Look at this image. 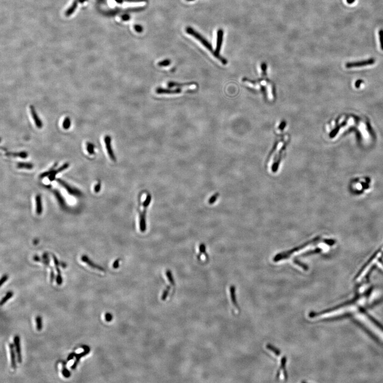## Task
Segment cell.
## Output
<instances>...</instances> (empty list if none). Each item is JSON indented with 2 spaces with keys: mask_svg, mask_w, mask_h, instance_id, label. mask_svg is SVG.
I'll list each match as a JSON object with an SVG mask.
<instances>
[{
  "mask_svg": "<svg viewBox=\"0 0 383 383\" xmlns=\"http://www.w3.org/2000/svg\"><path fill=\"white\" fill-rule=\"evenodd\" d=\"M266 347H267V349H268V350H270L271 352H272L274 354H275V355L280 356V351L276 347L270 344L267 345Z\"/></svg>",
  "mask_w": 383,
  "mask_h": 383,
  "instance_id": "obj_29",
  "label": "cell"
},
{
  "mask_svg": "<svg viewBox=\"0 0 383 383\" xmlns=\"http://www.w3.org/2000/svg\"><path fill=\"white\" fill-rule=\"evenodd\" d=\"M70 126H71V120L69 117H67L65 118V119L63 121L62 127L63 129L67 130L68 129H69Z\"/></svg>",
  "mask_w": 383,
  "mask_h": 383,
  "instance_id": "obj_30",
  "label": "cell"
},
{
  "mask_svg": "<svg viewBox=\"0 0 383 383\" xmlns=\"http://www.w3.org/2000/svg\"><path fill=\"white\" fill-rule=\"evenodd\" d=\"M14 345H15V350L17 354V361L18 362V363L20 364L22 363V360L21 347L20 345V337L18 335H16L14 337Z\"/></svg>",
  "mask_w": 383,
  "mask_h": 383,
  "instance_id": "obj_10",
  "label": "cell"
},
{
  "mask_svg": "<svg viewBox=\"0 0 383 383\" xmlns=\"http://www.w3.org/2000/svg\"><path fill=\"white\" fill-rule=\"evenodd\" d=\"M78 2H80V0H75V1L73 3L72 5L65 12V16H66L68 17L70 15H72V13L75 11V10L76 9Z\"/></svg>",
  "mask_w": 383,
  "mask_h": 383,
  "instance_id": "obj_23",
  "label": "cell"
},
{
  "mask_svg": "<svg viewBox=\"0 0 383 383\" xmlns=\"http://www.w3.org/2000/svg\"><path fill=\"white\" fill-rule=\"evenodd\" d=\"M223 35H224L223 30L222 29H219L217 32V45H216V48L215 50V53H216V58L220 61L224 65H226L227 63L226 59L222 58L219 54L220 51L222 48V41H223Z\"/></svg>",
  "mask_w": 383,
  "mask_h": 383,
  "instance_id": "obj_5",
  "label": "cell"
},
{
  "mask_svg": "<svg viewBox=\"0 0 383 383\" xmlns=\"http://www.w3.org/2000/svg\"><path fill=\"white\" fill-rule=\"evenodd\" d=\"M182 92V89L178 87L175 89H167L161 87H158L155 90V92L158 94H176L180 93Z\"/></svg>",
  "mask_w": 383,
  "mask_h": 383,
  "instance_id": "obj_11",
  "label": "cell"
},
{
  "mask_svg": "<svg viewBox=\"0 0 383 383\" xmlns=\"http://www.w3.org/2000/svg\"><path fill=\"white\" fill-rule=\"evenodd\" d=\"M17 167L19 169H31L33 168V165L30 163H24V162H19L17 164Z\"/></svg>",
  "mask_w": 383,
  "mask_h": 383,
  "instance_id": "obj_26",
  "label": "cell"
},
{
  "mask_svg": "<svg viewBox=\"0 0 383 383\" xmlns=\"http://www.w3.org/2000/svg\"><path fill=\"white\" fill-rule=\"evenodd\" d=\"M82 260L84 263H87L89 267H91L93 268V269H97V270H100V271H105V269H104L100 265H96L95 263H93L92 261L86 255L82 256Z\"/></svg>",
  "mask_w": 383,
  "mask_h": 383,
  "instance_id": "obj_14",
  "label": "cell"
},
{
  "mask_svg": "<svg viewBox=\"0 0 383 383\" xmlns=\"http://www.w3.org/2000/svg\"><path fill=\"white\" fill-rule=\"evenodd\" d=\"M134 29L138 33H142L143 30V27L139 25H136L134 26Z\"/></svg>",
  "mask_w": 383,
  "mask_h": 383,
  "instance_id": "obj_43",
  "label": "cell"
},
{
  "mask_svg": "<svg viewBox=\"0 0 383 383\" xmlns=\"http://www.w3.org/2000/svg\"><path fill=\"white\" fill-rule=\"evenodd\" d=\"M61 266H62L63 268H65L66 267V266H67V265H65V263H62L61 264Z\"/></svg>",
  "mask_w": 383,
  "mask_h": 383,
  "instance_id": "obj_54",
  "label": "cell"
},
{
  "mask_svg": "<svg viewBox=\"0 0 383 383\" xmlns=\"http://www.w3.org/2000/svg\"><path fill=\"white\" fill-rule=\"evenodd\" d=\"M57 166V164H55L53 166V167L49 170V171H46V172H45V173H44L43 174H41V175L39 176V177H40L41 178H43L45 177H46L47 176L50 175L51 174V172L53 171V170H54V168H55Z\"/></svg>",
  "mask_w": 383,
  "mask_h": 383,
  "instance_id": "obj_36",
  "label": "cell"
},
{
  "mask_svg": "<svg viewBox=\"0 0 383 383\" xmlns=\"http://www.w3.org/2000/svg\"><path fill=\"white\" fill-rule=\"evenodd\" d=\"M286 361L287 359L286 357H283L282 360H281V361H280V369L278 370V371L277 372L276 378H278V377L280 376V373L281 372V371H283V376H284L285 381H286L287 379V371L286 370Z\"/></svg>",
  "mask_w": 383,
  "mask_h": 383,
  "instance_id": "obj_13",
  "label": "cell"
},
{
  "mask_svg": "<svg viewBox=\"0 0 383 383\" xmlns=\"http://www.w3.org/2000/svg\"><path fill=\"white\" fill-rule=\"evenodd\" d=\"M65 365H66V362H62V373L63 376H64L65 378H69V377H70L71 373H70V371H69L66 368Z\"/></svg>",
  "mask_w": 383,
  "mask_h": 383,
  "instance_id": "obj_28",
  "label": "cell"
},
{
  "mask_svg": "<svg viewBox=\"0 0 383 383\" xmlns=\"http://www.w3.org/2000/svg\"><path fill=\"white\" fill-rule=\"evenodd\" d=\"M130 16H129L128 15H126H126H123V16H121V19H122L123 21H127V20H129L130 19Z\"/></svg>",
  "mask_w": 383,
  "mask_h": 383,
  "instance_id": "obj_49",
  "label": "cell"
},
{
  "mask_svg": "<svg viewBox=\"0 0 383 383\" xmlns=\"http://www.w3.org/2000/svg\"><path fill=\"white\" fill-rule=\"evenodd\" d=\"M36 213L38 215L42 214V201L40 195H37L36 197Z\"/></svg>",
  "mask_w": 383,
  "mask_h": 383,
  "instance_id": "obj_22",
  "label": "cell"
},
{
  "mask_svg": "<svg viewBox=\"0 0 383 383\" xmlns=\"http://www.w3.org/2000/svg\"><path fill=\"white\" fill-rule=\"evenodd\" d=\"M14 345H13L12 343L9 344V348H10V357H11V365L12 369L16 368V355H15V349H14Z\"/></svg>",
  "mask_w": 383,
  "mask_h": 383,
  "instance_id": "obj_19",
  "label": "cell"
},
{
  "mask_svg": "<svg viewBox=\"0 0 383 383\" xmlns=\"http://www.w3.org/2000/svg\"><path fill=\"white\" fill-rule=\"evenodd\" d=\"M378 35L380 41V46L381 48L383 51V29H381L378 31Z\"/></svg>",
  "mask_w": 383,
  "mask_h": 383,
  "instance_id": "obj_37",
  "label": "cell"
},
{
  "mask_svg": "<svg viewBox=\"0 0 383 383\" xmlns=\"http://www.w3.org/2000/svg\"><path fill=\"white\" fill-rule=\"evenodd\" d=\"M104 143H105V145H106V151H107V152H108V154L110 158V159H111L113 161H116V156H115V155L114 154V152H113V149H112V146H111V137H110L109 135H106V136H105V137H104Z\"/></svg>",
  "mask_w": 383,
  "mask_h": 383,
  "instance_id": "obj_8",
  "label": "cell"
},
{
  "mask_svg": "<svg viewBox=\"0 0 383 383\" xmlns=\"http://www.w3.org/2000/svg\"><path fill=\"white\" fill-rule=\"evenodd\" d=\"M293 262L295 263V264H296V265H299V267L302 268L304 270H306V271H307V270H308V267L307 265H306L304 263H301V261L297 260L296 259H294Z\"/></svg>",
  "mask_w": 383,
  "mask_h": 383,
  "instance_id": "obj_34",
  "label": "cell"
},
{
  "mask_svg": "<svg viewBox=\"0 0 383 383\" xmlns=\"http://www.w3.org/2000/svg\"><path fill=\"white\" fill-rule=\"evenodd\" d=\"M166 274L167 277V278H168L169 283L172 285H175V281H174L173 276L172 275L171 271L169 270H167Z\"/></svg>",
  "mask_w": 383,
  "mask_h": 383,
  "instance_id": "obj_33",
  "label": "cell"
},
{
  "mask_svg": "<svg viewBox=\"0 0 383 383\" xmlns=\"http://www.w3.org/2000/svg\"><path fill=\"white\" fill-rule=\"evenodd\" d=\"M199 250L201 253H203V254L205 253V246L204 244H201L200 245Z\"/></svg>",
  "mask_w": 383,
  "mask_h": 383,
  "instance_id": "obj_45",
  "label": "cell"
},
{
  "mask_svg": "<svg viewBox=\"0 0 383 383\" xmlns=\"http://www.w3.org/2000/svg\"><path fill=\"white\" fill-rule=\"evenodd\" d=\"M82 347L84 349V351L80 353V354H76V357H76V360H75V362H74V364H72V366H71V369H75L77 367L78 364L80 362V359H81L82 357H84L85 355H86L90 352V350H91L90 347L87 346V345H84L82 346Z\"/></svg>",
  "mask_w": 383,
  "mask_h": 383,
  "instance_id": "obj_9",
  "label": "cell"
},
{
  "mask_svg": "<svg viewBox=\"0 0 383 383\" xmlns=\"http://www.w3.org/2000/svg\"><path fill=\"white\" fill-rule=\"evenodd\" d=\"M53 258L54 263V265L56 267V270L57 271V277L56 278V282H57V283L59 285H60L62 283V276H61V274L60 269L59 268V263L58 261L57 258H56L55 256L53 255Z\"/></svg>",
  "mask_w": 383,
  "mask_h": 383,
  "instance_id": "obj_15",
  "label": "cell"
},
{
  "mask_svg": "<svg viewBox=\"0 0 383 383\" xmlns=\"http://www.w3.org/2000/svg\"><path fill=\"white\" fill-rule=\"evenodd\" d=\"M120 259H117V260H116L113 263V268L114 269H117V268L119 267V263H120Z\"/></svg>",
  "mask_w": 383,
  "mask_h": 383,
  "instance_id": "obj_44",
  "label": "cell"
},
{
  "mask_svg": "<svg viewBox=\"0 0 383 383\" xmlns=\"http://www.w3.org/2000/svg\"><path fill=\"white\" fill-rule=\"evenodd\" d=\"M171 63V61L169 59H166L164 60L161 61L158 63V65L159 67H167L170 65Z\"/></svg>",
  "mask_w": 383,
  "mask_h": 383,
  "instance_id": "obj_38",
  "label": "cell"
},
{
  "mask_svg": "<svg viewBox=\"0 0 383 383\" xmlns=\"http://www.w3.org/2000/svg\"><path fill=\"white\" fill-rule=\"evenodd\" d=\"M140 231L141 232H145L147 229V224H146V218H145V211L141 212L140 214Z\"/></svg>",
  "mask_w": 383,
  "mask_h": 383,
  "instance_id": "obj_20",
  "label": "cell"
},
{
  "mask_svg": "<svg viewBox=\"0 0 383 383\" xmlns=\"http://www.w3.org/2000/svg\"><path fill=\"white\" fill-rule=\"evenodd\" d=\"M346 125H347V121H344V122L342 123L341 124H340L339 125L337 126V127L335 128V129H333V130L330 132V134H329V138H334L335 136H336V135L337 133H338V132H339V130H340V129H341V128L343 127V126H344Z\"/></svg>",
  "mask_w": 383,
  "mask_h": 383,
  "instance_id": "obj_24",
  "label": "cell"
},
{
  "mask_svg": "<svg viewBox=\"0 0 383 383\" xmlns=\"http://www.w3.org/2000/svg\"><path fill=\"white\" fill-rule=\"evenodd\" d=\"M362 82H363V80H357V82H356V83H355V87H357V88L359 87V86H360V84H361Z\"/></svg>",
  "mask_w": 383,
  "mask_h": 383,
  "instance_id": "obj_51",
  "label": "cell"
},
{
  "mask_svg": "<svg viewBox=\"0 0 383 383\" xmlns=\"http://www.w3.org/2000/svg\"><path fill=\"white\" fill-rule=\"evenodd\" d=\"M30 112H31V116L32 118L34 120L35 125L38 128H42L43 127V123L42 121L41 120L40 118H39V116L37 115V113L36 112V110L34 108L33 106H30Z\"/></svg>",
  "mask_w": 383,
  "mask_h": 383,
  "instance_id": "obj_12",
  "label": "cell"
},
{
  "mask_svg": "<svg viewBox=\"0 0 383 383\" xmlns=\"http://www.w3.org/2000/svg\"><path fill=\"white\" fill-rule=\"evenodd\" d=\"M375 62L376 60L374 58H370L365 60L347 63L345 65V67L350 69L352 68L361 67L367 65H373Z\"/></svg>",
  "mask_w": 383,
  "mask_h": 383,
  "instance_id": "obj_6",
  "label": "cell"
},
{
  "mask_svg": "<svg viewBox=\"0 0 383 383\" xmlns=\"http://www.w3.org/2000/svg\"><path fill=\"white\" fill-rule=\"evenodd\" d=\"M230 293H231V302L233 304L234 308L235 309L236 313H238L239 311V307L238 306L237 303V301H236L235 287L234 286H231L230 287Z\"/></svg>",
  "mask_w": 383,
  "mask_h": 383,
  "instance_id": "obj_17",
  "label": "cell"
},
{
  "mask_svg": "<svg viewBox=\"0 0 383 383\" xmlns=\"http://www.w3.org/2000/svg\"><path fill=\"white\" fill-rule=\"evenodd\" d=\"M94 149H95V146L93 143L91 142H87L86 143V149L89 154L93 155L95 153Z\"/></svg>",
  "mask_w": 383,
  "mask_h": 383,
  "instance_id": "obj_31",
  "label": "cell"
},
{
  "mask_svg": "<svg viewBox=\"0 0 383 383\" xmlns=\"http://www.w3.org/2000/svg\"><path fill=\"white\" fill-rule=\"evenodd\" d=\"M54 194H55L56 197H57L58 202L60 204L61 206L62 207H65V200L63 199V198H62V195H61L60 193H59L58 190H54Z\"/></svg>",
  "mask_w": 383,
  "mask_h": 383,
  "instance_id": "obj_25",
  "label": "cell"
},
{
  "mask_svg": "<svg viewBox=\"0 0 383 383\" xmlns=\"http://www.w3.org/2000/svg\"><path fill=\"white\" fill-rule=\"evenodd\" d=\"M57 181L59 183V184H60L63 187V188H65V190L67 191L68 193H69L70 195H74L76 196H80V195H82V193L80 192V191L78 190H77L76 188H73L71 186L68 185V184H67V183H65V181H62L61 179H57Z\"/></svg>",
  "mask_w": 383,
  "mask_h": 383,
  "instance_id": "obj_7",
  "label": "cell"
},
{
  "mask_svg": "<svg viewBox=\"0 0 383 383\" xmlns=\"http://www.w3.org/2000/svg\"><path fill=\"white\" fill-rule=\"evenodd\" d=\"M186 31L188 34L193 36L194 37H195V39H198V41H199L203 46H205L206 48H207L208 50H209L212 53V54L216 57L215 51H213V50L212 48V45H211V44L206 39H205L202 35H201L199 33H198L197 31H195L191 27L186 28Z\"/></svg>",
  "mask_w": 383,
  "mask_h": 383,
  "instance_id": "obj_3",
  "label": "cell"
},
{
  "mask_svg": "<svg viewBox=\"0 0 383 383\" xmlns=\"http://www.w3.org/2000/svg\"><path fill=\"white\" fill-rule=\"evenodd\" d=\"M69 166V164L68 163H65L60 168L57 169V170H53V171L51 172V174L49 175V180L50 181H53L55 179L56 176L57 174L60 173L61 171L65 170L66 169H67Z\"/></svg>",
  "mask_w": 383,
  "mask_h": 383,
  "instance_id": "obj_16",
  "label": "cell"
},
{
  "mask_svg": "<svg viewBox=\"0 0 383 383\" xmlns=\"http://www.w3.org/2000/svg\"><path fill=\"white\" fill-rule=\"evenodd\" d=\"M319 239L315 238V239H313V240L309 241L308 242H306V243L304 244L303 245L300 246L299 247H297L296 248H294L293 250L289 251L286 252L280 253V254H277V255L275 256V258L274 259V261L275 262H277V261H279L280 260H283L284 259L289 258V257L291 256L290 255H291L292 254L294 253L295 252H297V251L300 250L302 248H306V246L309 245H310L311 244L316 242L317 241H318Z\"/></svg>",
  "mask_w": 383,
  "mask_h": 383,
  "instance_id": "obj_4",
  "label": "cell"
},
{
  "mask_svg": "<svg viewBox=\"0 0 383 383\" xmlns=\"http://www.w3.org/2000/svg\"><path fill=\"white\" fill-rule=\"evenodd\" d=\"M383 253V245L379 248V250H378V251L375 253V256L372 257L371 260L369 261L368 263H367V265L364 268V269L361 270V271L360 272V274L357 277V282H360V280L364 278V276L367 274L369 271L371 269V267L374 265H375V263L377 261L378 259L381 258Z\"/></svg>",
  "mask_w": 383,
  "mask_h": 383,
  "instance_id": "obj_2",
  "label": "cell"
},
{
  "mask_svg": "<svg viewBox=\"0 0 383 383\" xmlns=\"http://www.w3.org/2000/svg\"><path fill=\"white\" fill-rule=\"evenodd\" d=\"M355 1V0H347V2L348 4H352L353 3H354Z\"/></svg>",
  "mask_w": 383,
  "mask_h": 383,
  "instance_id": "obj_52",
  "label": "cell"
},
{
  "mask_svg": "<svg viewBox=\"0 0 383 383\" xmlns=\"http://www.w3.org/2000/svg\"><path fill=\"white\" fill-rule=\"evenodd\" d=\"M13 296V293L12 292H8L5 295V296L4 297H3L2 300H1V302H0L1 306H3L4 304H5L7 300H9V299H11Z\"/></svg>",
  "mask_w": 383,
  "mask_h": 383,
  "instance_id": "obj_27",
  "label": "cell"
},
{
  "mask_svg": "<svg viewBox=\"0 0 383 383\" xmlns=\"http://www.w3.org/2000/svg\"><path fill=\"white\" fill-rule=\"evenodd\" d=\"M115 1H116V2L118 3H122L123 0H115Z\"/></svg>",
  "mask_w": 383,
  "mask_h": 383,
  "instance_id": "obj_53",
  "label": "cell"
},
{
  "mask_svg": "<svg viewBox=\"0 0 383 383\" xmlns=\"http://www.w3.org/2000/svg\"><path fill=\"white\" fill-rule=\"evenodd\" d=\"M104 317H105V320H106V321H107V322H110V321H112V319H113V316H112V315L111 313H109V312L105 314Z\"/></svg>",
  "mask_w": 383,
  "mask_h": 383,
  "instance_id": "obj_41",
  "label": "cell"
},
{
  "mask_svg": "<svg viewBox=\"0 0 383 383\" xmlns=\"http://www.w3.org/2000/svg\"><path fill=\"white\" fill-rule=\"evenodd\" d=\"M219 193H216L214 195H212V196L210 198L209 200V203L210 205H211V204H213V203H215L216 202V201L217 200V199L219 197Z\"/></svg>",
  "mask_w": 383,
  "mask_h": 383,
  "instance_id": "obj_40",
  "label": "cell"
},
{
  "mask_svg": "<svg viewBox=\"0 0 383 383\" xmlns=\"http://www.w3.org/2000/svg\"><path fill=\"white\" fill-rule=\"evenodd\" d=\"M187 1H194V0H187Z\"/></svg>",
  "mask_w": 383,
  "mask_h": 383,
  "instance_id": "obj_55",
  "label": "cell"
},
{
  "mask_svg": "<svg viewBox=\"0 0 383 383\" xmlns=\"http://www.w3.org/2000/svg\"><path fill=\"white\" fill-rule=\"evenodd\" d=\"M36 328L38 331H41L42 329V319L41 316H37L36 318Z\"/></svg>",
  "mask_w": 383,
  "mask_h": 383,
  "instance_id": "obj_32",
  "label": "cell"
},
{
  "mask_svg": "<svg viewBox=\"0 0 383 383\" xmlns=\"http://www.w3.org/2000/svg\"><path fill=\"white\" fill-rule=\"evenodd\" d=\"M101 183L99 181V183H97V185L95 186L94 190H95V193H99V191L101 190Z\"/></svg>",
  "mask_w": 383,
  "mask_h": 383,
  "instance_id": "obj_46",
  "label": "cell"
},
{
  "mask_svg": "<svg viewBox=\"0 0 383 383\" xmlns=\"http://www.w3.org/2000/svg\"><path fill=\"white\" fill-rule=\"evenodd\" d=\"M151 201V196L150 194H148L144 202L143 203V207H147L149 205Z\"/></svg>",
  "mask_w": 383,
  "mask_h": 383,
  "instance_id": "obj_39",
  "label": "cell"
},
{
  "mask_svg": "<svg viewBox=\"0 0 383 383\" xmlns=\"http://www.w3.org/2000/svg\"><path fill=\"white\" fill-rule=\"evenodd\" d=\"M368 302L367 296H361L355 301L345 304L343 306L325 311L326 318H334L343 316L346 314H351L357 321L365 326L369 330L371 331L373 335L379 340L383 341V329L373 320L369 316L362 310V308Z\"/></svg>",
  "mask_w": 383,
  "mask_h": 383,
  "instance_id": "obj_1",
  "label": "cell"
},
{
  "mask_svg": "<svg viewBox=\"0 0 383 383\" xmlns=\"http://www.w3.org/2000/svg\"><path fill=\"white\" fill-rule=\"evenodd\" d=\"M170 286L167 287L166 289H164V291L163 292V294L162 295L161 298V300L165 301L167 299V297L168 296L169 293L170 291Z\"/></svg>",
  "mask_w": 383,
  "mask_h": 383,
  "instance_id": "obj_35",
  "label": "cell"
},
{
  "mask_svg": "<svg viewBox=\"0 0 383 383\" xmlns=\"http://www.w3.org/2000/svg\"><path fill=\"white\" fill-rule=\"evenodd\" d=\"M55 278V274L53 271V268L51 267V275H50V280L51 283H53L54 280Z\"/></svg>",
  "mask_w": 383,
  "mask_h": 383,
  "instance_id": "obj_47",
  "label": "cell"
},
{
  "mask_svg": "<svg viewBox=\"0 0 383 383\" xmlns=\"http://www.w3.org/2000/svg\"><path fill=\"white\" fill-rule=\"evenodd\" d=\"M76 353H75V352H72V353H71L68 355V357L67 361H70L71 360H72V359H74V358L76 357Z\"/></svg>",
  "mask_w": 383,
  "mask_h": 383,
  "instance_id": "obj_48",
  "label": "cell"
},
{
  "mask_svg": "<svg viewBox=\"0 0 383 383\" xmlns=\"http://www.w3.org/2000/svg\"><path fill=\"white\" fill-rule=\"evenodd\" d=\"M5 155L8 157H20L21 158H26L28 157V153L26 152H7Z\"/></svg>",
  "mask_w": 383,
  "mask_h": 383,
  "instance_id": "obj_21",
  "label": "cell"
},
{
  "mask_svg": "<svg viewBox=\"0 0 383 383\" xmlns=\"http://www.w3.org/2000/svg\"><path fill=\"white\" fill-rule=\"evenodd\" d=\"M8 278H9V277H8V276L7 275H4L3 276L2 278H1V280H0V286H2V285L8 280Z\"/></svg>",
  "mask_w": 383,
  "mask_h": 383,
  "instance_id": "obj_42",
  "label": "cell"
},
{
  "mask_svg": "<svg viewBox=\"0 0 383 383\" xmlns=\"http://www.w3.org/2000/svg\"><path fill=\"white\" fill-rule=\"evenodd\" d=\"M196 84L194 83H178L176 82H169L168 84V86L169 88L173 87H195Z\"/></svg>",
  "mask_w": 383,
  "mask_h": 383,
  "instance_id": "obj_18",
  "label": "cell"
},
{
  "mask_svg": "<svg viewBox=\"0 0 383 383\" xmlns=\"http://www.w3.org/2000/svg\"><path fill=\"white\" fill-rule=\"evenodd\" d=\"M124 1L129 2H142L146 1V0H124Z\"/></svg>",
  "mask_w": 383,
  "mask_h": 383,
  "instance_id": "obj_50",
  "label": "cell"
}]
</instances>
